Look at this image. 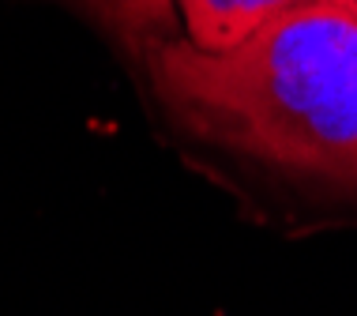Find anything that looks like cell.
<instances>
[{
    "instance_id": "3957f363",
    "label": "cell",
    "mask_w": 357,
    "mask_h": 316,
    "mask_svg": "<svg viewBox=\"0 0 357 316\" xmlns=\"http://www.w3.org/2000/svg\"><path fill=\"white\" fill-rule=\"evenodd\" d=\"M169 4L173 0H105L109 15L117 19V23H128L132 31L143 27V23H147V31H151V23H166Z\"/></svg>"
},
{
    "instance_id": "6da1fadb",
    "label": "cell",
    "mask_w": 357,
    "mask_h": 316,
    "mask_svg": "<svg viewBox=\"0 0 357 316\" xmlns=\"http://www.w3.org/2000/svg\"><path fill=\"white\" fill-rule=\"evenodd\" d=\"M151 87L196 136L357 193V0H312L234 50L154 38Z\"/></svg>"
},
{
    "instance_id": "7a4b0ae2",
    "label": "cell",
    "mask_w": 357,
    "mask_h": 316,
    "mask_svg": "<svg viewBox=\"0 0 357 316\" xmlns=\"http://www.w3.org/2000/svg\"><path fill=\"white\" fill-rule=\"evenodd\" d=\"M185 23V34L196 50L222 53L256 34L264 23L294 12L312 0H173Z\"/></svg>"
}]
</instances>
